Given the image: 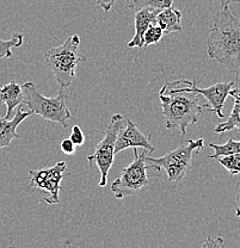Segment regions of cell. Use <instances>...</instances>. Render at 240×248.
<instances>
[{"label": "cell", "instance_id": "6da1fadb", "mask_svg": "<svg viewBox=\"0 0 240 248\" xmlns=\"http://www.w3.org/2000/svg\"><path fill=\"white\" fill-rule=\"evenodd\" d=\"M159 99L166 129L178 128L183 136L190 125L198 122L203 108H208L200 93L184 89L183 80L165 84L159 91Z\"/></svg>", "mask_w": 240, "mask_h": 248}, {"label": "cell", "instance_id": "7a4b0ae2", "mask_svg": "<svg viewBox=\"0 0 240 248\" xmlns=\"http://www.w3.org/2000/svg\"><path fill=\"white\" fill-rule=\"evenodd\" d=\"M207 38V54L229 73L240 76V22L228 6L214 16Z\"/></svg>", "mask_w": 240, "mask_h": 248}, {"label": "cell", "instance_id": "3957f363", "mask_svg": "<svg viewBox=\"0 0 240 248\" xmlns=\"http://www.w3.org/2000/svg\"><path fill=\"white\" fill-rule=\"evenodd\" d=\"M80 37L69 36L61 46L49 49L45 54V61L51 74L55 77L60 87L71 86L76 78L77 67L85 61V56L80 53Z\"/></svg>", "mask_w": 240, "mask_h": 248}, {"label": "cell", "instance_id": "277c9868", "mask_svg": "<svg viewBox=\"0 0 240 248\" xmlns=\"http://www.w3.org/2000/svg\"><path fill=\"white\" fill-rule=\"evenodd\" d=\"M23 90V103L27 105L32 113L41 116L49 122L60 124L64 129L68 128V121L73 118L69 112L66 104V93L64 92V87H61L60 92L56 97L47 98L38 92L37 87L32 81H28L22 85Z\"/></svg>", "mask_w": 240, "mask_h": 248}, {"label": "cell", "instance_id": "5b68a950", "mask_svg": "<svg viewBox=\"0 0 240 248\" xmlns=\"http://www.w3.org/2000/svg\"><path fill=\"white\" fill-rule=\"evenodd\" d=\"M205 140H188L183 142L179 147L174 151L169 152L161 157H144V161L148 162L147 169L164 170L167 174L169 182L177 184L183 179L192 170V154L198 149L203 148Z\"/></svg>", "mask_w": 240, "mask_h": 248}, {"label": "cell", "instance_id": "8992f818", "mask_svg": "<svg viewBox=\"0 0 240 248\" xmlns=\"http://www.w3.org/2000/svg\"><path fill=\"white\" fill-rule=\"evenodd\" d=\"M126 120L121 113H115L110 122L105 125L104 138L95 148V152L87 156L89 164H96L100 172L99 186L104 187L108 182V174L115 161V146L117 135L125 126Z\"/></svg>", "mask_w": 240, "mask_h": 248}, {"label": "cell", "instance_id": "52a82bcc", "mask_svg": "<svg viewBox=\"0 0 240 248\" xmlns=\"http://www.w3.org/2000/svg\"><path fill=\"white\" fill-rule=\"evenodd\" d=\"M134 160L129 166L122 170L121 175L116 178L112 184V191L116 200H123L128 196H133L139 190L149 184L148 174H147V165L144 161L147 151L144 149L139 154L138 148L134 147Z\"/></svg>", "mask_w": 240, "mask_h": 248}, {"label": "cell", "instance_id": "ba28073f", "mask_svg": "<svg viewBox=\"0 0 240 248\" xmlns=\"http://www.w3.org/2000/svg\"><path fill=\"white\" fill-rule=\"evenodd\" d=\"M67 165L64 161L58 162L49 169H41L29 172V183L27 191H32L35 188L42 192L48 193L47 197L43 198L47 204L54 205L59 203V192L63 190L60 183L64 179V172H66Z\"/></svg>", "mask_w": 240, "mask_h": 248}, {"label": "cell", "instance_id": "9c48e42d", "mask_svg": "<svg viewBox=\"0 0 240 248\" xmlns=\"http://www.w3.org/2000/svg\"><path fill=\"white\" fill-rule=\"evenodd\" d=\"M183 86L189 91L200 93L207 100L209 110L215 113L218 117L223 118L224 116L223 110L224 102L229 95V91L233 89L234 82H218V84H214L211 86L206 87V89H201L200 86H197L196 80H193V81L183 80Z\"/></svg>", "mask_w": 240, "mask_h": 248}, {"label": "cell", "instance_id": "30bf717a", "mask_svg": "<svg viewBox=\"0 0 240 248\" xmlns=\"http://www.w3.org/2000/svg\"><path fill=\"white\" fill-rule=\"evenodd\" d=\"M126 122H127L126 128L122 129L117 135L115 146V154L120 153L123 149L134 148V147H136V148L141 147V148L146 149L149 153L154 152L156 148H154V146L151 142L152 135H144L133 121L126 120Z\"/></svg>", "mask_w": 240, "mask_h": 248}, {"label": "cell", "instance_id": "8fae6325", "mask_svg": "<svg viewBox=\"0 0 240 248\" xmlns=\"http://www.w3.org/2000/svg\"><path fill=\"white\" fill-rule=\"evenodd\" d=\"M32 115V111H24L19 108L12 118L0 117V149L9 147L12 140L20 138L19 134H17V128Z\"/></svg>", "mask_w": 240, "mask_h": 248}, {"label": "cell", "instance_id": "7c38bea8", "mask_svg": "<svg viewBox=\"0 0 240 248\" xmlns=\"http://www.w3.org/2000/svg\"><path fill=\"white\" fill-rule=\"evenodd\" d=\"M159 11L160 10L149 9V7H144V9L135 11V15H134L135 33H134L133 38L129 41L128 48H143L144 31L149 25L156 23V17Z\"/></svg>", "mask_w": 240, "mask_h": 248}, {"label": "cell", "instance_id": "4fadbf2b", "mask_svg": "<svg viewBox=\"0 0 240 248\" xmlns=\"http://www.w3.org/2000/svg\"><path fill=\"white\" fill-rule=\"evenodd\" d=\"M0 103L6 104V115L5 118H12V112L17 107L23 103L22 85L11 81L0 87Z\"/></svg>", "mask_w": 240, "mask_h": 248}, {"label": "cell", "instance_id": "5bb4252c", "mask_svg": "<svg viewBox=\"0 0 240 248\" xmlns=\"http://www.w3.org/2000/svg\"><path fill=\"white\" fill-rule=\"evenodd\" d=\"M182 16V12L179 10L170 6L160 10L156 17V23L164 30L165 35L178 32V31L183 30Z\"/></svg>", "mask_w": 240, "mask_h": 248}, {"label": "cell", "instance_id": "9a60e30c", "mask_svg": "<svg viewBox=\"0 0 240 248\" xmlns=\"http://www.w3.org/2000/svg\"><path fill=\"white\" fill-rule=\"evenodd\" d=\"M229 95L233 97L234 99V104L231 115H229L228 120L226 122L219 123L215 126V129H214V133L220 134V136L223 134L227 133V131L233 130V129L240 130V89H232L229 91Z\"/></svg>", "mask_w": 240, "mask_h": 248}, {"label": "cell", "instance_id": "2e32d148", "mask_svg": "<svg viewBox=\"0 0 240 248\" xmlns=\"http://www.w3.org/2000/svg\"><path fill=\"white\" fill-rule=\"evenodd\" d=\"M209 147L214 149V154L209 155L208 159H218V157L221 156H227V155L240 153V141H236V140L233 139H229L228 141L224 144L210 143Z\"/></svg>", "mask_w": 240, "mask_h": 248}, {"label": "cell", "instance_id": "e0dca14e", "mask_svg": "<svg viewBox=\"0 0 240 248\" xmlns=\"http://www.w3.org/2000/svg\"><path fill=\"white\" fill-rule=\"evenodd\" d=\"M127 4L129 9L134 10V11H139L144 7L162 10L172 6L174 0H127Z\"/></svg>", "mask_w": 240, "mask_h": 248}, {"label": "cell", "instance_id": "ac0fdd59", "mask_svg": "<svg viewBox=\"0 0 240 248\" xmlns=\"http://www.w3.org/2000/svg\"><path fill=\"white\" fill-rule=\"evenodd\" d=\"M23 41L24 37L19 32L14 33L9 40H0V60L12 58V48H18L22 46Z\"/></svg>", "mask_w": 240, "mask_h": 248}, {"label": "cell", "instance_id": "d6986e66", "mask_svg": "<svg viewBox=\"0 0 240 248\" xmlns=\"http://www.w3.org/2000/svg\"><path fill=\"white\" fill-rule=\"evenodd\" d=\"M219 164L224 166L232 175L240 173V153L227 155V156L218 157Z\"/></svg>", "mask_w": 240, "mask_h": 248}, {"label": "cell", "instance_id": "ffe728a7", "mask_svg": "<svg viewBox=\"0 0 240 248\" xmlns=\"http://www.w3.org/2000/svg\"><path fill=\"white\" fill-rule=\"evenodd\" d=\"M164 35V30L157 23L151 24L144 33V46H148L154 45V43H158Z\"/></svg>", "mask_w": 240, "mask_h": 248}, {"label": "cell", "instance_id": "44dd1931", "mask_svg": "<svg viewBox=\"0 0 240 248\" xmlns=\"http://www.w3.org/2000/svg\"><path fill=\"white\" fill-rule=\"evenodd\" d=\"M69 139H71V141L76 144V147L82 146L85 142L84 133H82V130L78 125L72 126V131H71V136H69Z\"/></svg>", "mask_w": 240, "mask_h": 248}, {"label": "cell", "instance_id": "7402d4cb", "mask_svg": "<svg viewBox=\"0 0 240 248\" xmlns=\"http://www.w3.org/2000/svg\"><path fill=\"white\" fill-rule=\"evenodd\" d=\"M60 148L64 154L72 155L74 154V152H76V144L71 141V139H64L61 141Z\"/></svg>", "mask_w": 240, "mask_h": 248}, {"label": "cell", "instance_id": "603a6c76", "mask_svg": "<svg viewBox=\"0 0 240 248\" xmlns=\"http://www.w3.org/2000/svg\"><path fill=\"white\" fill-rule=\"evenodd\" d=\"M224 239L221 236L216 237H208L206 242L203 244V247H223Z\"/></svg>", "mask_w": 240, "mask_h": 248}, {"label": "cell", "instance_id": "cb8c5ba5", "mask_svg": "<svg viewBox=\"0 0 240 248\" xmlns=\"http://www.w3.org/2000/svg\"><path fill=\"white\" fill-rule=\"evenodd\" d=\"M115 1L116 0H97V4L100 9H103L104 11H107V12H109L110 10H112L113 2Z\"/></svg>", "mask_w": 240, "mask_h": 248}, {"label": "cell", "instance_id": "d4e9b609", "mask_svg": "<svg viewBox=\"0 0 240 248\" xmlns=\"http://www.w3.org/2000/svg\"><path fill=\"white\" fill-rule=\"evenodd\" d=\"M236 203H237L236 216L240 217V182L236 186Z\"/></svg>", "mask_w": 240, "mask_h": 248}, {"label": "cell", "instance_id": "484cf974", "mask_svg": "<svg viewBox=\"0 0 240 248\" xmlns=\"http://www.w3.org/2000/svg\"><path fill=\"white\" fill-rule=\"evenodd\" d=\"M216 1L220 2L223 7L229 6L231 4H240V0H216Z\"/></svg>", "mask_w": 240, "mask_h": 248}]
</instances>
